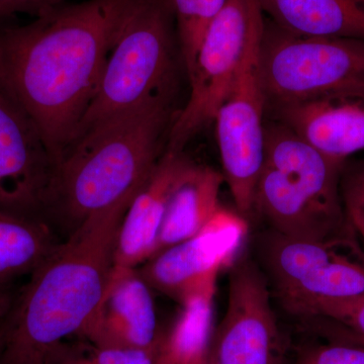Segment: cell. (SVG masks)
Listing matches in <instances>:
<instances>
[{
  "instance_id": "1",
  "label": "cell",
  "mask_w": 364,
  "mask_h": 364,
  "mask_svg": "<svg viewBox=\"0 0 364 364\" xmlns=\"http://www.w3.org/2000/svg\"><path fill=\"white\" fill-rule=\"evenodd\" d=\"M134 1L62 4L28 25L0 28V74L55 163L75 140Z\"/></svg>"
},
{
  "instance_id": "2",
  "label": "cell",
  "mask_w": 364,
  "mask_h": 364,
  "mask_svg": "<svg viewBox=\"0 0 364 364\" xmlns=\"http://www.w3.org/2000/svg\"><path fill=\"white\" fill-rule=\"evenodd\" d=\"M128 208L88 218L31 274L4 320L0 364H45L64 340L79 336L109 284Z\"/></svg>"
},
{
  "instance_id": "3",
  "label": "cell",
  "mask_w": 364,
  "mask_h": 364,
  "mask_svg": "<svg viewBox=\"0 0 364 364\" xmlns=\"http://www.w3.org/2000/svg\"><path fill=\"white\" fill-rule=\"evenodd\" d=\"M176 114L172 97L161 98L78 136L56 163L43 213L72 233L92 215L130 205L162 156Z\"/></svg>"
},
{
  "instance_id": "4",
  "label": "cell",
  "mask_w": 364,
  "mask_h": 364,
  "mask_svg": "<svg viewBox=\"0 0 364 364\" xmlns=\"http://www.w3.org/2000/svg\"><path fill=\"white\" fill-rule=\"evenodd\" d=\"M346 161L327 156L279 121L265 123L253 212L273 232L359 250L341 193Z\"/></svg>"
},
{
  "instance_id": "5",
  "label": "cell",
  "mask_w": 364,
  "mask_h": 364,
  "mask_svg": "<svg viewBox=\"0 0 364 364\" xmlns=\"http://www.w3.org/2000/svg\"><path fill=\"white\" fill-rule=\"evenodd\" d=\"M177 52L181 54L173 1L135 0L107 56L75 140L112 117L172 97Z\"/></svg>"
},
{
  "instance_id": "6",
  "label": "cell",
  "mask_w": 364,
  "mask_h": 364,
  "mask_svg": "<svg viewBox=\"0 0 364 364\" xmlns=\"http://www.w3.org/2000/svg\"><path fill=\"white\" fill-rule=\"evenodd\" d=\"M259 73L267 112L326 98L364 95V41L294 35L265 18Z\"/></svg>"
},
{
  "instance_id": "7",
  "label": "cell",
  "mask_w": 364,
  "mask_h": 364,
  "mask_svg": "<svg viewBox=\"0 0 364 364\" xmlns=\"http://www.w3.org/2000/svg\"><path fill=\"white\" fill-rule=\"evenodd\" d=\"M263 20L258 0H227L203 36L188 75V100L172 121L167 150L183 152L196 134L214 124L233 86L251 33Z\"/></svg>"
},
{
  "instance_id": "8",
  "label": "cell",
  "mask_w": 364,
  "mask_h": 364,
  "mask_svg": "<svg viewBox=\"0 0 364 364\" xmlns=\"http://www.w3.org/2000/svg\"><path fill=\"white\" fill-rule=\"evenodd\" d=\"M264 20L254 28L233 86L214 119L223 177L242 217L253 213L264 160L267 100L259 73Z\"/></svg>"
},
{
  "instance_id": "9",
  "label": "cell",
  "mask_w": 364,
  "mask_h": 364,
  "mask_svg": "<svg viewBox=\"0 0 364 364\" xmlns=\"http://www.w3.org/2000/svg\"><path fill=\"white\" fill-rule=\"evenodd\" d=\"M218 364H282L284 339L259 268L242 258L232 268L226 314L213 336Z\"/></svg>"
},
{
  "instance_id": "10",
  "label": "cell",
  "mask_w": 364,
  "mask_h": 364,
  "mask_svg": "<svg viewBox=\"0 0 364 364\" xmlns=\"http://www.w3.org/2000/svg\"><path fill=\"white\" fill-rule=\"evenodd\" d=\"M55 166L37 126L0 74V210L41 218Z\"/></svg>"
},
{
  "instance_id": "11",
  "label": "cell",
  "mask_w": 364,
  "mask_h": 364,
  "mask_svg": "<svg viewBox=\"0 0 364 364\" xmlns=\"http://www.w3.org/2000/svg\"><path fill=\"white\" fill-rule=\"evenodd\" d=\"M247 227L241 215L221 208L202 231L153 256L139 273L151 289L181 304L233 264Z\"/></svg>"
},
{
  "instance_id": "12",
  "label": "cell",
  "mask_w": 364,
  "mask_h": 364,
  "mask_svg": "<svg viewBox=\"0 0 364 364\" xmlns=\"http://www.w3.org/2000/svg\"><path fill=\"white\" fill-rule=\"evenodd\" d=\"M158 331L151 287L136 268H112L104 296L79 336L104 348H149Z\"/></svg>"
},
{
  "instance_id": "13",
  "label": "cell",
  "mask_w": 364,
  "mask_h": 364,
  "mask_svg": "<svg viewBox=\"0 0 364 364\" xmlns=\"http://www.w3.org/2000/svg\"><path fill=\"white\" fill-rule=\"evenodd\" d=\"M193 161L167 150L132 200L117 232L114 267L136 268L154 254L170 198Z\"/></svg>"
},
{
  "instance_id": "14",
  "label": "cell",
  "mask_w": 364,
  "mask_h": 364,
  "mask_svg": "<svg viewBox=\"0 0 364 364\" xmlns=\"http://www.w3.org/2000/svg\"><path fill=\"white\" fill-rule=\"evenodd\" d=\"M267 112L327 156L346 161L364 151V95L326 98Z\"/></svg>"
},
{
  "instance_id": "15",
  "label": "cell",
  "mask_w": 364,
  "mask_h": 364,
  "mask_svg": "<svg viewBox=\"0 0 364 364\" xmlns=\"http://www.w3.org/2000/svg\"><path fill=\"white\" fill-rule=\"evenodd\" d=\"M268 20L309 37L364 41V0H258Z\"/></svg>"
},
{
  "instance_id": "16",
  "label": "cell",
  "mask_w": 364,
  "mask_h": 364,
  "mask_svg": "<svg viewBox=\"0 0 364 364\" xmlns=\"http://www.w3.org/2000/svg\"><path fill=\"white\" fill-rule=\"evenodd\" d=\"M223 182L224 177L217 170L191 165L170 198L153 256L188 240L207 226L222 208Z\"/></svg>"
},
{
  "instance_id": "17",
  "label": "cell",
  "mask_w": 364,
  "mask_h": 364,
  "mask_svg": "<svg viewBox=\"0 0 364 364\" xmlns=\"http://www.w3.org/2000/svg\"><path fill=\"white\" fill-rule=\"evenodd\" d=\"M217 280L189 294L168 333H163L155 364H208L213 341V312Z\"/></svg>"
},
{
  "instance_id": "18",
  "label": "cell",
  "mask_w": 364,
  "mask_h": 364,
  "mask_svg": "<svg viewBox=\"0 0 364 364\" xmlns=\"http://www.w3.org/2000/svg\"><path fill=\"white\" fill-rule=\"evenodd\" d=\"M291 313L311 316L320 301L364 294V253H346L277 291Z\"/></svg>"
},
{
  "instance_id": "19",
  "label": "cell",
  "mask_w": 364,
  "mask_h": 364,
  "mask_svg": "<svg viewBox=\"0 0 364 364\" xmlns=\"http://www.w3.org/2000/svg\"><path fill=\"white\" fill-rule=\"evenodd\" d=\"M59 244L45 220L0 210V282L32 274Z\"/></svg>"
},
{
  "instance_id": "20",
  "label": "cell",
  "mask_w": 364,
  "mask_h": 364,
  "mask_svg": "<svg viewBox=\"0 0 364 364\" xmlns=\"http://www.w3.org/2000/svg\"><path fill=\"white\" fill-rule=\"evenodd\" d=\"M346 253L363 252L322 242L289 238L277 232L267 236L263 245V259L277 291Z\"/></svg>"
},
{
  "instance_id": "21",
  "label": "cell",
  "mask_w": 364,
  "mask_h": 364,
  "mask_svg": "<svg viewBox=\"0 0 364 364\" xmlns=\"http://www.w3.org/2000/svg\"><path fill=\"white\" fill-rule=\"evenodd\" d=\"M176 13L181 57L188 76L208 26L222 11L227 0H172Z\"/></svg>"
},
{
  "instance_id": "22",
  "label": "cell",
  "mask_w": 364,
  "mask_h": 364,
  "mask_svg": "<svg viewBox=\"0 0 364 364\" xmlns=\"http://www.w3.org/2000/svg\"><path fill=\"white\" fill-rule=\"evenodd\" d=\"M163 338L149 348H104L90 343L60 344L45 364H155Z\"/></svg>"
},
{
  "instance_id": "23",
  "label": "cell",
  "mask_w": 364,
  "mask_h": 364,
  "mask_svg": "<svg viewBox=\"0 0 364 364\" xmlns=\"http://www.w3.org/2000/svg\"><path fill=\"white\" fill-rule=\"evenodd\" d=\"M311 316L340 326L352 343L364 346V294L353 298L320 301Z\"/></svg>"
},
{
  "instance_id": "24",
  "label": "cell",
  "mask_w": 364,
  "mask_h": 364,
  "mask_svg": "<svg viewBox=\"0 0 364 364\" xmlns=\"http://www.w3.org/2000/svg\"><path fill=\"white\" fill-rule=\"evenodd\" d=\"M296 364H364V346L351 342L314 347L301 354Z\"/></svg>"
},
{
  "instance_id": "25",
  "label": "cell",
  "mask_w": 364,
  "mask_h": 364,
  "mask_svg": "<svg viewBox=\"0 0 364 364\" xmlns=\"http://www.w3.org/2000/svg\"><path fill=\"white\" fill-rule=\"evenodd\" d=\"M341 193L345 208L364 207V162L350 170L344 168Z\"/></svg>"
},
{
  "instance_id": "26",
  "label": "cell",
  "mask_w": 364,
  "mask_h": 364,
  "mask_svg": "<svg viewBox=\"0 0 364 364\" xmlns=\"http://www.w3.org/2000/svg\"><path fill=\"white\" fill-rule=\"evenodd\" d=\"M64 2L65 0H0V20L16 14L38 16Z\"/></svg>"
},
{
  "instance_id": "27",
  "label": "cell",
  "mask_w": 364,
  "mask_h": 364,
  "mask_svg": "<svg viewBox=\"0 0 364 364\" xmlns=\"http://www.w3.org/2000/svg\"><path fill=\"white\" fill-rule=\"evenodd\" d=\"M16 296V294L11 289V284L0 282V323L11 311Z\"/></svg>"
},
{
  "instance_id": "28",
  "label": "cell",
  "mask_w": 364,
  "mask_h": 364,
  "mask_svg": "<svg viewBox=\"0 0 364 364\" xmlns=\"http://www.w3.org/2000/svg\"><path fill=\"white\" fill-rule=\"evenodd\" d=\"M347 217L355 230L356 235L364 243V214L358 210H346Z\"/></svg>"
},
{
  "instance_id": "29",
  "label": "cell",
  "mask_w": 364,
  "mask_h": 364,
  "mask_svg": "<svg viewBox=\"0 0 364 364\" xmlns=\"http://www.w3.org/2000/svg\"><path fill=\"white\" fill-rule=\"evenodd\" d=\"M2 336H4V325L1 322L0 323V349H1Z\"/></svg>"
},
{
  "instance_id": "30",
  "label": "cell",
  "mask_w": 364,
  "mask_h": 364,
  "mask_svg": "<svg viewBox=\"0 0 364 364\" xmlns=\"http://www.w3.org/2000/svg\"><path fill=\"white\" fill-rule=\"evenodd\" d=\"M208 364H218L217 361H215L214 355H213L212 349H210V359H208Z\"/></svg>"
}]
</instances>
